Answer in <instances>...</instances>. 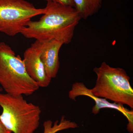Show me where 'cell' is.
<instances>
[{
  "instance_id": "6",
  "label": "cell",
  "mask_w": 133,
  "mask_h": 133,
  "mask_svg": "<svg viewBox=\"0 0 133 133\" xmlns=\"http://www.w3.org/2000/svg\"><path fill=\"white\" fill-rule=\"evenodd\" d=\"M70 98L76 100V98L79 96H85L91 98L95 102V105L92 108V113L95 115L98 114L102 108H111L119 111L126 118L128 123L127 129L129 133L133 132V111L124 107L123 105L115 103H111L103 98L96 97L92 94L90 89L87 88L82 83H76L72 85L71 90L69 92Z\"/></svg>"
},
{
  "instance_id": "12",
  "label": "cell",
  "mask_w": 133,
  "mask_h": 133,
  "mask_svg": "<svg viewBox=\"0 0 133 133\" xmlns=\"http://www.w3.org/2000/svg\"><path fill=\"white\" fill-rule=\"evenodd\" d=\"M0 133H12L5 127L0 119Z\"/></svg>"
},
{
  "instance_id": "3",
  "label": "cell",
  "mask_w": 133,
  "mask_h": 133,
  "mask_svg": "<svg viewBox=\"0 0 133 133\" xmlns=\"http://www.w3.org/2000/svg\"><path fill=\"white\" fill-rule=\"evenodd\" d=\"M0 119L12 133H34L40 125V107L28 102L23 96L0 92Z\"/></svg>"
},
{
  "instance_id": "1",
  "label": "cell",
  "mask_w": 133,
  "mask_h": 133,
  "mask_svg": "<svg viewBox=\"0 0 133 133\" xmlns=\"http://www.w3.org/2000/svg\"><path fill=\"white\" fill-rule=\"evenodd\" d=\"M39 20L30 21L22 31L28 38L44 42L55 40L67 44L71 42L74 30L81 19L73 7L48 2Z\"/></svg>"
},
{
  "instance_id": "9",
  "label": "cell",
  "mask_w": 133,
  "mask_h": 133,
  "mask_svg": "<svg viewBox=\"0 0 133 133\" xmlns=\"http://www.w3.org/2000/svg\"><path fill=\"white\" fill-rule=\"evenodd\" d=\"M74 8L81 19H87L98 12L102 0H73Z\"/></svg>"
},
{
  "instance_id": "5",
  "label": "cell",
  "mask_w": 133,
  "mask_h": 133,
  "mask_svg": "<svg viewBox=\"0 0 133 133\" xmlns=\"http://www.w3.org/2000/svg\"><path fill=\"white\" fill-rule=\"evenodd\" d=\"M44 11L26 0H0V32L9 36L21 34L33 17Z\"/></svg>"
},
{
  "instance_id": "11",
  "label": "cell",
  "mask_w": 133,
  "mask_h": 133,
  "mask_svg": "<svg viewBox=\"0 0 133 133\" xmlns=\"http://www.w3.org/2000/svg\"><path fill=\"white\" fill-rule=\"evenodd\" d=\"M47 1L56 3L65 6H71L74 7L73 0H45Z\"/></svg>"
},
{
  "instance_id": "4",
  "label": "cell",
  "mask_w": 133,
  "mask_h": 133,
  "mask_svg": "<svg viewBox=\"0 0 133 133\" xmlns=\"http://www.w3.org/2000/svg\"><path fill=\"white\" fill-rule=\"evenodd\" d=\"M93 70L97 76L95 86L90 89L94 95L133 109V89L124 69L112 67L103 62Z\"/></svg>"
},
{
  "instance_id": "7",
  "label": "cell",
  "mask_w": 133,
  "mask_h": 133,
  "mask_svg": "<svg viewBox=\"0 0 133 133\" xmlns=\"http://www.w3.org/2000/svg\"><path fill=\"white\" fill-rule=\"evenodd\" d=\"M42 42L36 41L24 51L23 58L26 70L29 76L40 87H48L51 79L46 74L41 58Z\"/></svg>"
},
{
  "instance_id": "13",
  "label": "cell",
  "mask_w": 133,
  "mask_h": 133,
  "mask_svg": "<svg viewBox=\"0 0 133 133\" xmlns=\"http://www.w3.org/2000/svg\"><path fill=\"white\" fill-rule=\"evenodd\" d=\"M3 90L2 88L0 87V92H1Z\"/></svg>"
},
{
  "instance_id": "10",
  "label": "cell",
  "mask_w": 133,
  "mask_h": 133,
  "mask_svg": "<svg viewBox=\"0 0 133 133\" xmlns=\"http://www.w3.org/2000/svg\"><path fill=\"white\" fill-rule=\"evenodd\" d=\"M44 132L43 133H56L59 131L69 129L77 128L78 125L74 122L65 118L64 116L61 118L60 121H56L53 124L50 120L45 121L43 124Z\"/></svg>"
},
{
  "instance_id": "2",
  "label": "cell",
  "mask_w": 133,
  "mask_h": 133,
  "mask_svg": "<svg viewBox=\"0 0 133 133\" xmlns=\"http://www.w3.org/2000/svg\"><path fill=\"white\" fill-rule=\"evenodd\" d=\"M0 85L6 93L32 95L40 88L27 71L20 56L4 42L0 43Z\"/></svg>"
},
{
  "instance_id": "8",
  "label": "cell",
  "mask_w": 133,
  "mask_h": 133,
  "mask_svg": "<svg viewBox=\"0 0 133 133\" xmlns=\"http://www.w3.org/2000/svg\"><path fill=\"white\" fill-rule=\"evenodd\" d=\"M41 42V60L48 76L51 79L55 78L59 69V51L64 44L55 39Z\"/></svg>"
}]
</instances>
